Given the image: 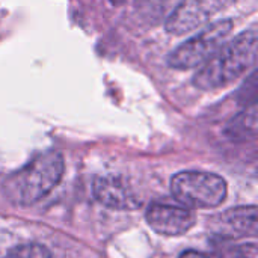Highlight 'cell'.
<instances>
[{"mask_svg": "<svg viewBox=\"0 0 258 258\" xmlns=\"http://www.w3.org/2000/svg\"><path fill=\"white\" fill-rule=\"evenodd\" d=\"M257 70L254 68L251 76L246 79V82L242 85V88L239 89V103L243 106H254L257 103Z\"/></svg>", "mask_w": 258, "mask_h": 258, "instance_id": "obj_11", "label": "cell"}, {"mask_svg": "<svg viewBox=\"0 0 258 258\" xmlns=\"http://www.w3.org/2000/svg\"><path fill=\"white\" fill-rule=\"evenodd\" d=\"M257 48L255 29L242 32L203 63L192 79L194 85L201 91H215L228 86L255 65Z\"/></svg>", "mask_w": 258, "mask_h": 258, "instance_id": "obj_1", "label": "cell"}, {"mask_svg": "<svg viewBox=\"0 0 258 258\" xmlns=\"http://www.w3.org/2000/svg\"><path fill=\"white\" fill-rule=\"evenodd\" d=\"M233 2L234 0H183L168 17L165 29L172 35L189 33Z\"/></svg>", "mask_w": 258, "mask_h": 258, "instance_id": "obj_5", "label": "cell"}, {"mask_svg": "<svg viewBox=\"0 0 258 258\" xmlns=\"http://www.w3.org/2000/svg\"><path fill=\"white\" fill-rule=\"evenodd\" d=\"M180 258H210L209 255L203 254V252H198V251H186L183 252Z\"/></svg>", "mask_w": 258, "mask_h": 258, "instance_id": "obj_13", "label": "cell"}, {"mask_svg": "<svg viewBox=\"0 0 258 258\" xmlns=\"http://www.w3.org/2000/svg\"><path fill=\"white\" fill-rule=\"evenodd\" d=\"M148 225L162 236H181L195 225V213L184 207L169 203H153L145 215Z\"/></svg>", "mask_w": 258, "mask_h": 258, "instance_id": "obj_6", "label": "cell"}, {"mask_svg": "<svg viewBox=\"0 0 258 258\" xmlns=\"http://www.w3.org/2000/svg\"><path fill=\"white\" fill-rule=\"evenodd\" d=\"M6 258H51L50 251L38 243H27L9 251Z\"/></svg>", "mask_w": 258, "mask_h": 258, "instance_id": "obj_10", "label": "cell"}, {"mask_svg": "<svg viewBox=\"0 0 258 258\" xmlns=\"http://www.w3.org/2000/svg\"><path fill=\"white\" fill-rule=\"evenodd\" d=\"M63 157L57 151H45L14 172L3 183L6 198L15 206H30L48 195L63 175Z\"/></svg>", "mask_w": 258, "mask_h": 258, "instance_id": "obj_2", "label": "cell"}, {"mask_svg": "<svg viewBox=\"0 0 258 258\" xmlns=\"http://www.w3.org/2000/svg\"><path fill=\"white\" fill-rule=\"evenodd\" d=\"M233 30V20L225 18L209 24L195 36L180 44L169 56L168 65L174 70H190L206 63Z\"/></svg>", "mask_w": 258, "mask_h": 258, "instance_id": "obj_4", "label": "cell"}, {"mask_svg": "<svg viewBox=\"0 0 258 258\" xmlns=\"http://www.w3.org/2000/svg\"><path fill=\"white\" fill-rule=\"evenodd\" d=\"M171 192L187 209H215L225 201L228 189L227 181L216 174L183 171L172 177Z\"/></svg>", "mask_w": 258, "mask_h": 258, "instance_id": "obj_3", "label": "cell"}, {"mask_svg": "<svg viewBox=\"0 0 258 258\" xmlns=\"http://www.w3.org/2000/svg\"><path fill=\"white\" fill-rule=\"evenodd\" d=\"M224 136L231 142H245L251 141L257 136V107L248 106L245 110L239 112L234 118H231L225 128Z\"/></svg>", "mask_w": 258, "mask_h": 258, "instance_id": "obj_9", "label": "cell"}, {"mask_svg": "<svg viewBox=\"0 0 258 258\" xmlns=\"http://www.w3.org/2000/svg\"><path fill=\"white\" fill-rule=\"evenodd\" d=\"M92 194L100 204L109 209L133 210L139 206V201L125 181L113 175L97 177L92 183Z\"/></svg>", "mask_w": 258, "mask_h": 258, "instance_id": "obj_7", "label": "cell"}, {"mask_svg": "<svg viewBox=\"0 0 258 258\" xmlns=\"http://www.w3.org/2000/svg\"><path fill=\"white\" fill-rule=\"evenodd\" d=\"M225 258H258L257 245L254 242L251 243H245V245H239L234 249H231Z\"/></svg>", "mask_w": 258, "mask_h": 258, "instance_id": "obj_12", "label": "cell"}, {"mask_svg": "<svg viewBox=\"0 0 258 258\" xmlns=\"http://www.w3.org/2000/svg\"><path fill=\"white\" fill-rule=\"evenodd\" d=\"M222 228L236 236H257L258 221L255 206H240L228 210L221 218Z\"/></svg>", "mask_w": 258, "mask_h": 258, "instance_id": "obj_8", "label": "cell"}]
</instances>
